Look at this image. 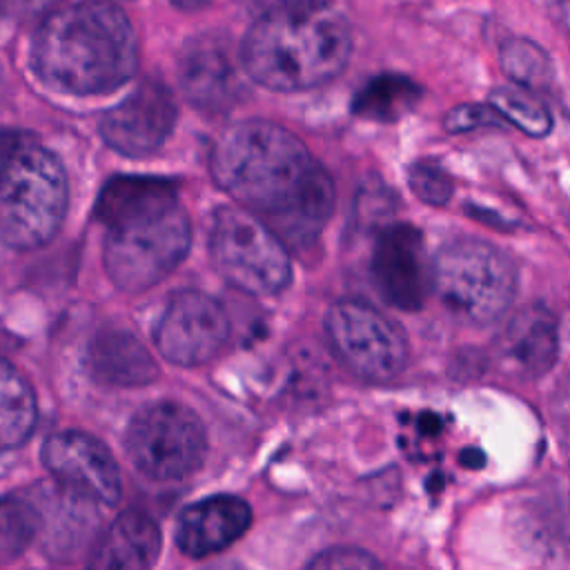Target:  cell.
<instances>
[{
    "label": "cell",
    "mask_w": 570,
    "mask_h": 570,
    "mask_svg": "<svg viewBox=\"0 0 570 570\" xmlns=\"http://www.w3.org/2000/svg\"><path fill=\"white\" fill-rule=\"evenodd\" d=\"M212 176L240 207L265 220L285 245L307 247L334 209V183L303 140L269 120H243L223 131Z\"/></svg>",
    "instance_id": "1"
},
{
    "label": "cell",
    "mask_w": 570,
    "mask_h": 570,
    "mask_svg": "<svg viewBox=\"0 0 570 570\" xmlns=\"http://www.w3.org/2000/svg\"><path fill=\"white\" fill-rule=\"evenodd\" d=\"M31 60L40 80L56 91L107 94L134 76L136 36L116 4L85 0L42 18Z\"/></svg>",
    "instance_id": "2"
},
{
    "label": "cell",
    "mask_w": 570,
    "mask_h": 570,
    "mask_svg": "<svg viewBox=\"0 0 570 570\" xmlns=\"http://www.w3.org/2000/svg\"><path fill=\"white\" fill-rule=\"evenodd\" d=\"M352 53V36L341 18L312 13L261 16L240 49L252 80L276 91H303L336 78Z\"/></svg>",
    "instance_id": "3"
},
{
    "label": "cell",
    "mask_w": 570,
    "mask_h": 570,
    "mask_svg": "<svg viewBox=\"0 0 570 570\" xmlns=\"http://www.w3.org/2000/svg\"><path fill=\"white\" fill-rule=\"evenodd\" d=\"M67 209V176L56 154L22 131H0V240L13 249L49 243Z\"/></svg>",
    "instance_id": "4"
},
{
    "label": "cell",
    "mask_w": 570,
    "mask_h": 570,
    "mask_svg": "<svg viewBox=\"0 0 570 570\" xmlns=\"http://www.w3.org/2000/svg\"><path fill=\"white\" fill-rule=\"evenodd\" d=\"M105 269L125 292H142L169 276L189 252L191 227L180 203L160 205L107 227Z\"/></svg>",
    "instance_id": "5"
},
{
    "label": "cell",
    "mask_w": 570,
    "mask_h": 570,
    "mask_svg": "<svg viewBox=\"0 0 570 570\" xmlns=\"http://www.w3.org/2000/svg\"><path fill=\"white\" fill-rule=\"evenodd\" d=\"M432 287L452 314L472 323H490L501 318L514 301L517 267L497 245L459 238L434 256Z\"/></svg>",
    "instance_id": "6"
},
{
    "label": "cell",
    "mask_w": 570,
    "mask_h": 570,
    "mask_svg": "<svg viewBox=\"0 0 570 570\" xmlns=\"http://www.w3.org/2000/svg\"><path fill=\"white\" fill-rule=\"evenodd\" d=\"M209 252L223 278L254 296H269L287 287L292 265L283 238L245 207L216 212Z\"/></svg>",
    "instance_id": "7"
},
{
    "label": "cell",
    "mask_w": 570,
    "mask_h": 570,
    "mask_svg": "<svg viewBox=\"0 0 570 570\" xmlns=\"http://www.w3.org/2000/svg\"><path fill=\"white\" fill-rule=\"evenodd\" d=\"M125 448L142 474L156 481H176L200 468L207 436L194 410L176 401H158L131 419Z\"/></svg>",
    "instance_id": "8"
},
{
    "label": "cell",
    "mask_w": 570,
    "mask_h": 570,
    "mask_svg": "<svg viewBox=\"0 0 570 570\" xmlns=\"http://www.w3.org/2000/svg\"><path fill=\"white\" fill-rule=\"evenodd\" d=\"M325 334L338 361L367 381H390L407 363L403 330L363 301H338L325 314Z\"/></svg>",
    "instance_id": "9"
},
{
    "label": "cell",
    "mask_w": 570,
    "mask_h": 570,
    "mask_svg": "<svg viewBox=\"0 0 570 570\" xmlns=\"http://www.w3.org/2000/svg\"><path fill=\"white\" fill-rule=\"evenodd\" d=\"M229 336V318L218 298L200 289L176 292L160 314L154 343L158 352L183 367L214 358Z\"/></svg>",
    "instance_id": "10"
},
{
    "label": "cell",
    "mask_w": 570,
    "mask_h": 570,
    "mask_svg": "<svg viewBox=\"0 0 570 570\" xmlns=\"http://www.w3.org/2000/svg\"><path fill=\"white\" fill-rule=\"evenodd\" d=\"M42 463L56 481L96 503L120 499V470L111 452L96 436L80 430L51 434L42 445Z\"/></svg>",
    "instance_id": "11"
},
{
    "label": "cell",
    "mask_w": 570,
    "mask_h": 570,
    "mask_svg": "<svg viewBox=\"0 0 570 570\" xmlns=\"http://www.w3.org/2000/svg\"><path fill=\"white\" fill-rule=\"evenodd\" d=\"M176 102L160 80H142L100 120L102 140L125 156H147L171 134Z\"/></svg>",
    "instance_id": "12"
},
{
    "label": "cell",
    "mask_w": 570,
    "mask_h": 570,
    "mask_svg": "<svg viewBox=\"0 0 570 570\" xmlns=\"http://www.w3.org/2000/svg\"><path fill=\"white\" fill-rule=\"evenodd\" d=\"M372 278L379 294L394 307L414 312L425 303L432 287L423 236L410 223L385 227L374 245Z\"/></svg>",
    "instance_id": "13"
},
{
    "label": "cell",
    "mask_w": 570,
    "mask_h": 570,
    "mask_svg": "<svg viewBox=\"0 0 570 570\" xmlns=\"http://www.w3.org/2000/svg\"><path fill=\"white\" fill-rule=\"evenodd\" d=\"M178 80L185 98L205 111H225L243 94L236 62L227 47L212 36H198L183 47Z\"/></svg>",
    "instance_id": "14"
},
{
    "label": "cell",
    "mask_w": 570,
    "mask_h": 570,
    "mask_svg": "<svg viewBox=\"0 0 570 570\" xmlns=\"http://www.w3.org/2000/svg\"><path fill=\"white\" fill-rule=\"evenodd\" d=\"M249 523L252 510L240 497H209L183 510L176 525V546L187 557H207L238 541Z\"/></svg>",
    "instance_id": "15"
},
{
    "label": "cell",
    "mask_w": 570,
    "mask_h": 570,
    "mask_svg": "<svg viewBox=\"0 0 570 570\" xmlns=\"http://www.w3.org/2000/svg\"><path fill=\"white\" fill-rule=\"evenodd\" d=\"M36 503L40 508L38 539L51 559L69 561L94 539L98 525L94 499L62 485V490L42 492Z\"/></svg>",
    "instance_id": "16"
},
{
    "label": "cell",
    "mask_w": 570,
    "mask_h": 570,
    "mask_svg": "<svg viewBox=\"0 0 570 570\" xmlns=\"http://www.w3.org/2000/svg\"><path fill=\"white\" fill-rule=\"evenodd\" d=\"M559 352L557 321L548 307L532 303L519 309L499 334V356L519 374H546Z\"/></svg>",
    "instance_id": "17"
},
{
    "label": "cell",
    "mask_w": 570,
    "mask_h": 570,
    "mask_svg": "<svg viewBox=\"0 0 570 570\" xmlns=\"http://www.w3.org/2000/svg\"><path fill=\"white\" fill-rule=\"evenodd\" d=\"M158 554V523L140 510H125L98 537L91 548L89 566L102 570H145L156 563Z\"/></svg>",
    "instance_id": "18"
},
{
    "label": "cell",
    "mask_w": 570,
    "mask_h": 570,
    "mask_svg": "<svg viewBox=\"0 0 570 570\" xmlns=\"http://www.w3.org/2000/svg\"><path fill=\"white\" fill-rule=\"evenodd\" d=\"M87 361L96 381L116 387L145 385L158 374L156 361L140 338L120 327L98 332L89 345Z\"/></svg>",
    "instance_id": "19"
},
{
    "label": "cell",
    "mask_w": 570,
    "mask_h": 570,
    "mask_svg": "<svg viewBox=\"0 0 570 570\" xmlns=\"http://www.w3.org/2000/svg\"><path fill=\"white\" fill-rule=\"evenodd\" d=\"M178 200V183L156 176H114L96 200V216L107 227L140 212Z\"/></svg>",
    "instance_id": "20"
},
{
    "label": "cell",
    "mask_w": 570,
    "mask_h": 570,
    "mask_svg": "<svg viewBox=\"0 0 570 570\" xmlns=\"http://www.w3.org/2000/svg\"><path fill=\"white\" fill-rule=\"evenodd\" d=\"M38 419L36 394L29 381L0 358V452L22 445Z\"/></svg>",
    "instance_id": "21"
},
{
    "label": "cell",
    "mask_w": 570,
    "mask_h": 570,
    "mask_svg": "<svg viewBox=\"0 0 570 570\" xmlns=\"http://www.w3.org/2000/svg\"><path fill=\"white\" fill-rule=\"evenodd\" d=\"M421 87L401 73H381L370 78L354 96L352 111L367 120L394 122L421 100Z\"/></svg>",
    "instance_id": "22"
},
{
    "label": "cell",
    "mask_w": 570,
    "mask_h": 570,
    "mask_svg": "<svg viewBox=\"0 0 570 570\" xmlns=\"http://www.w3.org/2000/svg\"><path fill=\"white\" fill-rule=\"evenodd\" d=\"M40 534V508L29 497H0V563L18 559Z\"/></svg>",
    "instance_id": "23"
},
{
    "label": "cell",
    "mask_w": 570,
    "mask_h": 570,
    "mask_svg": "<svg viewBox=\"0 0 570 570\" xmlns=\"http://www.w3.org/2000/svg\"><path fill=\"white\" fill-rule=\"evenodd\" d=\"M503 73L530 91L546 89L552 82V60L543 47L528 38H512L499 49Z\"/></svg>",
    "instance_id": "24"
},
{
    "label": "cell",
    "mask_w": 570,
    "mask_h": 570,
    "mask_svg": "<svg viewBox=\"0 0 570 570\" xmlns=\"http://www.w3.org/2000/svg\"><path fill=\"white\" fill-rule=\"evenodd\" d=\"M488 102L503 120L519 127L528 136L541 138L552 129L550 111L525 87H497L490 91Z\"/></svg>",
    "instance_id": "25"
},
{
    "label": "cell",
    "mask_w": 570,
    "mask_h": 570,
    "mask_svg": "<svg viewBox=\"0 0 570 570\" xmlns=\"http://www.w3.org/2000/svg\"><path fill=\"white\" fill-rule=\"evenodd\" d=\"M407 183L412 191L428 205H445L452 196V178L436 163H414L407 171Z\"/></svg>",
    "instance_id": "26"
},
{
    "label": "cell",
    "mask_w": 570,
    "mask_h": 570,
    "mask_svg": "<svg viewBox=\"0 0 570 570\" xmlns=\"http://www.w3.org/2000/svg\"><path fill=\"white\" fill-rule=\"evenodd\" d=\"M314 570H370V568H379L381 563L365 550L358 548H330L318 552L314 559H309L307 563Z\"/></svg>",
    "instance_id": "27"
},
{
    "label": "cell",
    "mask_w": 570,
    "mask_h": 570,
    "mask_svg": "<svg viewBox=\"0 0 570 570\" xmlns=\"http://www.w3.org/2000/svg\"><path fill=\"white\" fill-rule=\"evenodd\" d=\"M503 118L492 109V105H474V102H468V105H456L452 107L445 118H443V125L448 131L452 134H459V131H470V129H476V127H485V125H499Z\"/></svg>",
    "instance_id": "28"
},
{
    "label": "cell",
    "mask_w": 570,
    "mask_h": 570,
    "mask_svg": "<svg viewBox=\"0 0 570 570\" xmlns=\"http://www.w3.org/2000/svg\"><path fill=\"white\" fill-rule=\"evenodd\" d=\"M330 0H247L249 9L258 16L269 13H312L323 11Z\"/></svg>",
    "instance_id": "29"
},
{
    "label": "cell",
    "mask_w": 570,
    "mask_h": 570,
    "mask_svg": "<svg viewBox=\"0 0 570 570\" xmlns=\"http://www.w3.org/2000/svg\"><path fill=\"white\" fill-rule=\"evenodd\" d=\"M58 0H0V7L18 20H38L56 11Z\"/></svg>",
    "instance_id": "30"
},
{
    "label": "cell",
    "mask_w": 570,
    "mask_h": 570,
    "mask_svg": "<svg viewBox=\"0 0 570 570\" xmlns=\"http://www.w3.org/2000/svg\"><path fill=\"white\" fill-rule=\"evenodd\" d=\"M419 428H421V432L434 434V432H439V428H441V419H439L436 414H432V412L421 414V419H419Z\"/></svg>",
    "instance_id": "31"
},
{
    "label": "cell",
    "mask_w": 570,
    "mask_h": 570,
    "mask_svg": "<svg viewBox=\"0 0 570 570\" xmlns=\"http://www.w3.org/2000/svg\"><path fill=\"white\" fill-rule=\"evenodd\" d=\"M461 463H463V465H470V468L483 465V454H481V450H474V448L465 450V452L461 454Z\"/></svg>",
    "instance_id": "32"
},
{
    "label": "cell",
    "mask_w": 570,
    "mask_h": 570,
    "mask_svg": "<svg viewBox=\"0 0 570 570\" xmlns=\"http://www.w3.org/2000/svg\"><path fill=\"white\" fill-rule=\"evenodd\" d=\"M178 9H185V11H194V9H200L205 4H209L212 0H171Z\"/></svg>",
    "instance_id": "33"
},
{
    "label": "cell",
    "mask_w": 570,
    "mask_h": 570,
    "mask_svg": "<svg viewBox=\"0 0 570 570\" xmlns=\"http://www.w3.org/2000/svg\"><path fill=\"white\" fill-rule=\"evenodd\" d=\"M0 9H2V7H0Z\"/></svg>",
    "instance_id": "34"
}]
</instances>
